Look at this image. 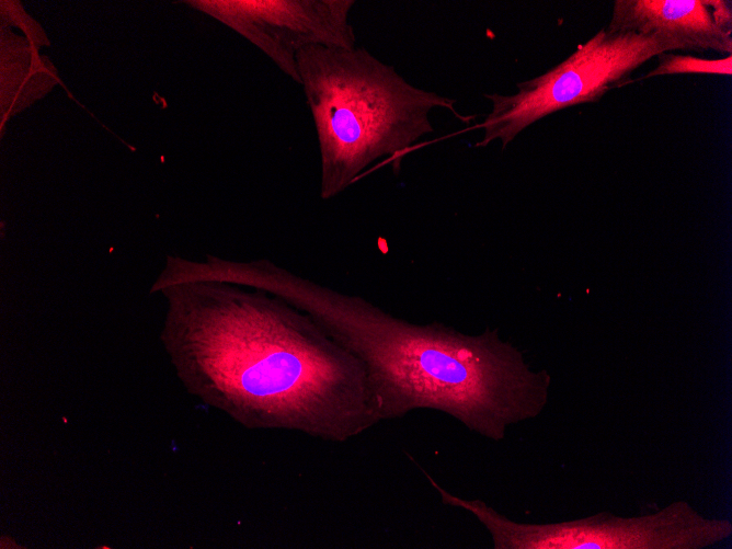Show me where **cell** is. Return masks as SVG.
<instances>
[{
    "label": "cell",
    "instance_id": "5",
    "mask_svg": "<svg viewBox=\"0 0 732 549\" xmlns=\"http://www.w3.org/2000/svg\"><path fill=\"white\" fill-rule=\"evenodd\" d=\"M679 50L653 33L601 28L563 61L533 79L516 83L514 94H484L492 108L469 130L481 128L476 147L499 139L505 149L523 130L563 108L597 102L609 90L632 82L631 75L651 58Z\"/></svg>",
    "mask_w": 732,
    "mask_h": 549
},
{
    "label": "cell",
    "instance_id": "4",
    "mask_svg": "<svg viewBox=\"0 0 732 549\" xmlns=\"http://www.w3.org/2000/svg\"><path fill=\"white\" fill-rule=\"evenodd\" d=\"M444 505L467 511L489 533L494 549H705L732 535V523L708 518L686 501L643 515L609 512L553 523H521L480 499H464L423 471Z\"/></svg>",
    "mask_w": 732,
    "mask_h": 549
},
{
    "label": "cell",
    "instance_id": "1",
    "mask_svg": "<svg viewBox=\"0 0 732 549\" xmlns=\"http://www.w3.org/2000/svg\"><path fill=\"white\" fill-rule=\"evenodd\" d=\"M152 290L176 377L240 425L344 443L381 422L361 361L285 299L206 278Z\"/></svg>",
    "mask_w": 732,
    "mask_h": 549
},
{
    "label": "cell",
    "instance_id": "7",
    "mask_svg": "<svg viewBox=\"0 0 732 549\" xmlns=\"http://www.w3.org/2000/svg\"><path fill=\"white\" fill-rule=\"evenodd\" d=\"M610 32L653 33L679 50L732 55V3L725 0H615Z\"/></svg>",
    "mask_w": 732,
    "mask_h": 549
},
{
    "label": "cell",
    "instance_id": "8",
    "mask_svg": "<svg viewBox=\"0 0 732 549\" xmlns=\"http://www.w3.org/2000/svg\"><path fill=\"white\" fill-rule=\"evenodd\" d=\"M656 57L657 66L636 80L639 81L651 77L678 73L732 75V55L719 59H707L688 55L663 53Z\"/></svg>",
    "mask_w": 732,
    "mask_h": 549
},
{
    "label": "cell",
    "instance_id": "2",
    "mask_svg": "<svg viewBox=\"0 0 732 549\" xmlns=\"http://www.w3.org/2000/svg\"><path fill=\"white\" fill-rule=\"evenodd\" d=\"M250 284L308 313L361 361L381 422L433 410L501 442L549 402L550 374L531 368L499 329L468 334L439 321L414 323L268 259L254 265Z\"/></svg>",
    "mask_w": 732,
    "mask_h": 549
},
{
    "label": "cell",
    "instance_id": "6",
    "mask_svg": "<svg viewBox=\"0 0 732 549\" xmlns=\"http://www.w3.org/2000/svg\"><path fill=\"white\" fill-rule=\"evenodd\" d=\"M233 27L300 84L297 54L310 46L354 48V0L192 1Z\"/></svg>",
    "mask_w": 732,
    "mask_h": 549
},
{
    "label": "cell",
    "instance_id": "3",
    "mask_svg": "<svg viewBox=\"0 0 732 549\" xmlns=\"http://www.w3.org/2000/svg\"><path fill=\"white\" fill-rule=\"evenodd\" d=\"M297 70L317 133L320 197L334 198L379 159L399 162L434 131L430 114L448 111L470 124L457 101L408 82L366 48L310 46Z\"/></svg>",
    "mask_w": 732,
    "mask_h": 549
}]
</instances>
